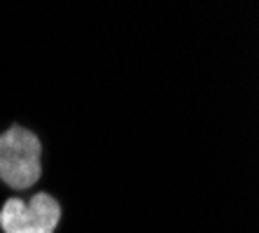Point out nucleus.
<instances>
[{
    "label": "nucleus",
    "mask_w": 259,
    "mask_h": 233,
    "mask_svg": "<svg viewBox=\"0 0 259 233\" xmlns=\"http://www.w3.org/2000/svg\"><path fill=\"white\" fill-rule=\"evenodd\" d=\"M42 173V143L24 126L0 135V179L14 192L30 189Z\"/></svg>",
    "instance_id": "obj_1"
},
{
    "label": "nucleus",
    "mask_w": 259,
    "mask_h": 233,
    "mask_svg": "<svg viewBox=\"0 0 259 233\" xmlns=\"http://www.w3.org/2000/svg\"><path fill=\"white\" fill-rule=\"evenodd\" d=\"M61 221V205L40 192L28 201L12 196L0 208V228L5 233H54Z\"/></svg>",
    "instance_id": "obj_2"
}]
</instances>
